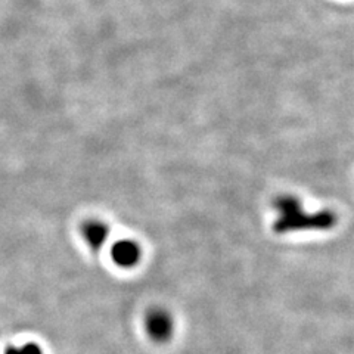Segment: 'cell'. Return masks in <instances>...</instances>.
<instances>
[{"label":"cell","instance_id":"277c9868","mask_svg":"<svg viewBox=\"0 0 354 354\" xmlns=\"http://www.w3.org/2000/svg\"><path fill=\"white\" fill-rule=\"evenodd\" d=\"M82 235L91 250L97 252L108 239L109 229L101 220H88L82 226Z\"/></svg>","mask_w":354,"mask_h":354},{"label":"cell","instance_id":"5b68a950","mask_svg":"<svg viewBox=\"0 0 354 354\" xmlns=\"http://www.w3.org/2000/svg\"><path fill=\"white\" fill-rule=\"evenodd\" d=\"M21 354H43L40 346H37L36 342H27V344L22 346L19 348Z\"/></svg>","mask_w":354,"mask_h":354},{"label":"cell","instance_id":"7a4b0ae2","mask_svg":"<svg viewBox=\"0 0 354 354\" xmlns=\"http://www.w3.org/2000/svg\"><path fill=\"white\" fill-rule=\"evenodd\" d=\"M173 319L169 312L162 308H153L147 316L148 335L157 342L169 341L173 335Z\"/></svg>","mask_w":354,"mask_h":354},{"label":"cell","instance_id":"3957f363","mask_svg":"<svg viewBox=\"0 0 354 354\" xmlns=\"http://www.w3.org/2000/svg\"><path fill=\"white\" fill-rule=\"evenodd\" d=\"M142 250L139 243L131 239H121L115 242L113 248H111V257L113 261L123 269L135 268V266L140 261Z\"/></svg>","mask_w":354,"mask_h":354},{"label":"cell","instance_id":"8992f818","mask_svg":"<svg viewBox=\"0 0 354 354\" xmlns=\"http://www.w3.org/2000/svg\"><path fill=\"white\" fill-rule=\"evenodd\" d=\"M5 354H21V353H19V348H17L14 346H9V347H6Z\"/></svg>","mask_w":354,"mask_h":354},{"label":"cell","instance_id":"6da1fadb","mask_svg":"<svg viewBox=\"0 0 354 354\" xmlns=\"http://www.w3.org/2000/svg\"><path fill=\"white\" fill-rule=\"evenodd\" d=\"M274 208L279 216L273 223V232L279 235L301 230H328L337 223V216L329 209L306 213L300 199L292 195L279 196L274 201Z\"/></svg>","mask_w":354,"mask_h":354}]
</instances>
